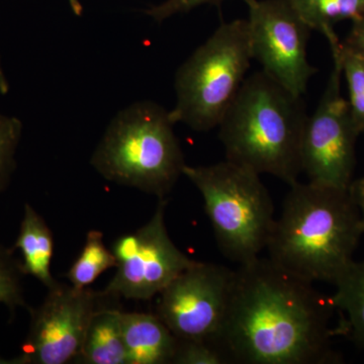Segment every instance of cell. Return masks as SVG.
I'll use <instances>...</instances> for the list:
<instances>
[{
    "mask_svg": "<svg viewBox=\"0 0 364 364\" xmlns=\"http://www.w3.org/2000/svg\"><path fill=\"white\" fill-rule=\"evenodd\" d=\"M331 298L269 257L235 270L226 318L217 344L230 363L333 364Z\"/></svg>",
    "mask_w": 364,
    "mask_h": 364,
    "instance_id": "1",
    "label": "cell"
},
{
    "mask_svg": "<svg viewBox=\"0 0 364 364\" xmlns=\"http://www.w3.org/2000/svg\"><path fill=\"white\" fill-rule=\"evenodd\" d=\"M364 233L348 189L294 182L268 241V257L313 282L335 284Z\"/></svg>",
    "mask_w": 364,
    "mask_h": 364,
    "instance_id": "2",
    "label": "cell"
},
{
    "mask_svg": "<svg viewBox=\"0 0 364 364\" xmlns=\"http://www.w3.org/2000/svg\"><path fill=\"white\" fill-rule=\"evenodd\" d=\"M306 117L303 97L264 71L254 72L218 126L226 160L291 186L303 173L301 140Z\"/></svg>",
    "mask_w": 364,
    "mask_h": 364,
    "instance_id": "3",
    "label": "cell"
},
{
    "mask_svg": "<svg viewBox=\"0 0 364 364\" xmlns=\"http://www.w3.org/2000/svg\"><path fill=\"white\" fill-rule=\"evenodd\" d=\"M173 126L161 105L135 102L112 119L90 164L107 181L166 198L186 165Z\"/></svg>",
    "mask_w": 364,
    "mask_h": 364,
    "instance_id": "4",
    "label": "cell"
},
{
    "mask_svg": "<svg viewBox=\"0 0 364 364\" xmlns=\"http://www.w3.org/2000/svg\"><path fill=\"white\" fill-rule=\"evenodd\" d=\"M183 176L203 196L220 250L239 265L260 256L274 227V208L259 174L225 160L186 165Z\"/></svg>",
    "mask_w": 364,
    "mask_h": 364,
    "instance_id": "5",
    "label": "cell"
},
{
    "mask_svg": "<svg viewBox=\"0 0 364 364\" xmlns=\"http://www.w3.org/2000/svg\"><path fill=\"white\" fill-rule=\"evenodd\" d=\"M252 60L247 20L222 23L177 70L171 121L200 133L218 128Z\"/></svg>",
    "mask_w": 364,
    "mask_h": 364,
    "instance_id": "6",
    "label": "cell"
},
{
    "mask_svg": "<svg viewBox=\"0 0 364 364\" xmlns=\"http://www.w3.org/2000/svg\"><path fill=\"white\" fill-rule=\"evenodd\" d=\"M333 69L312 116L306 117L301 140V168L310 182L348 189L353 181L355 144L360 135L348 100L342 95L341 42L330 43Z\"/></svg>",
    "mask_w": 364,
    "mask_h": 364,
    "instance_id": "7",
    "label": "cell"
},
{
    "mask_svg": "<svg viewBox=\"0 0 364 364\" xmlns=\"http://www.w3.org/2000/svg\"><path fill=\"white\" fill-rule=\"evenodd\" d=\"M167 200H159L152 218L112 243L116 273L102 293L111 298L148 301L158 296L196 260L170 238L165 224Z\"/></svg>",
    "mask_w": 364,
    "mask_h": 364,
    "instance_id": "8",
    "label": "cell"
},
{
    "mask_svg": "<svg viewBox=\"0 0 364 364\" xmlns=\"http://www.w3.org/2000/svg\"><path fill=\"white\" fill-rule=\"evenodd\" d=\"M253 60L262 71L303 97L317 68L308 59L312 32L289 0H244Z\"/></svg>",
    "mask_w": 364,
    "mask_h": 364,
    "instance_id": "9",
    "label": "cell"
},
{
    "mask_svg": "<svg viewBox=\"0 0 364 364\" xmlns=\"http://www.w3.org/2000/svg\"><path fill=\"white\" fill-rule=\"evenodd\" d=\"M235 270L196 261L158 294V317L178 340L214 341L226 318Z\"/></svg>",
    "mask_w": 364,
    "mask_h": 364,
    "instance_id": "10",
    "label": "cell"
},
{
    "mask_svg": "<svg viewBox=\"0 0 364 364\" xmlns=\"http://www.w3.org/2000/svg\"><path fill=\"white\" fill-rule=\"evenodd\" d=\"M102 291L58 282L38 308L28 309V336L16 358L0 363L66 364L77 360Z\"/></svg>",
    "mask_w": 364,
    "mask_h": 364,
    "instance_id": "11",
    "label": "cell"
},
{
    "mask_svg": "<svg viewBox=\"0 0 364 364\" xmlns=\"http://www.w3.org/2000/svg\"><path fill=\"white\" fill-rule=\"evenodd\" d=\"M128 364L173 363L177 338L157 314L122 312Z\"/></svg>",
    "mask_w": 364,
    "mask_h": 364,
    "instance_id": "12",
    "label": "cell"
},
{
    "mask_svg": "<svg viewBox=\"0 0 364 364\" xmlns=\"http://www.w3.org/2000/svg\"><path fill=\"white\" fill-rule=\"evenodd\" d=\"M14 250L18 249L23 256L21 262L23 274L39 280L47 289H52L59 282L51 272L54 236L47 222L32 207L26 203L21 220L20 233L14 243Z\"/></svg>",
    "mask_w": 364,
    "mask_h": 364,
    "instance_id": "13",
    "label": "cell"
},
{
    "mask_svg": "<svg viewBox=\"0 0 364 364\" xmlns=\"http://www.w3.org/2000/svg\"><path fill=\"white\" fill-rule=\"evenodd\" d=\"M122 312L119 309L100 306L91 318L76 363L128 364Z\"/></svg>",
    "mask_w": 364,
    "mask_h": 364,
    "instance_id": "14",
    "label": "cell"
},
{
    "mask_svg": "<svg viewBox=\"0 0 364 364\" xmlns=\"http://www.w3.org/2000/svg\"><path fill=\"white\" fill-rule=\"evenodd\" d=\"M334 286L333 304L346 316L340 324L342 334L364 349V261H353Z\"/></svg>",
    "mask_w": 364,
    "mask_h": 364,
    "instance_id": "15",
    "label": "cell"
},
{
    "mask_svg": "<svg viewBox=\"0 0 364 364\" xmlns=\"http://www.w3.org/2000/svg\"><path fill=\"white\" fill-rule=\"evenodd\" d=\"M299 16L318 31L328 41L337 39L334 26L340 21L360 20L364 16V0H289Z\"/></svg>",
    "mask_w": 364,
    "mask_h": 364,
    "instance_id": "16",
    "label": "cell"
},
{
    "mask_svg": "<svg viewBox=\"0 0 364 364\" xmlns=\"http://www.w3.org/2000/svg\"><path fill=\"white\" fill-rule=\"evenodd\" d=\"M117 258L112 249L105 246L104 234L91 230L86 234L82 250L65 277L71 286L85 289L95 282L107 270L117 267Z\"/></svg>",
    "mask_w": 364,
    "mask_h": 364,
    "instance_id": "17",
    "label": "cell"
},
{
    "mask_svg": "<svg viewBox=\"0 0 364 364\" xmlns=\"http://www.w3.org/2000/svg\"><path fill=\"white\" fill-rule=\"evenodd\" d=\"M340 63L348 88V104L352 119L359 131H364V58L340 45Z\"/></svg>",
    "mask_w": 364,
    "mask_h": 364,
    "instance_id": "18",
    "label": "cell"
},
{
    "mask_svg": "<svg viewBox=\"0 0 364 364\" xmlns=\"http://www.w3.org/2000/svg\"><path fill=\"white\" fill-rule=\"evenodd\" d=\"M13 248H6L0 244V304L6 306L9 312L16 309L28 308L23 293L21 261L14 256Z\"/></svg>",
    "mask_w": 364,
    "mask_h": 364,
    "instance_id": "19",
    "label": "cell"
},
{
    "mask_svg": "<svg viewBox=\"0 0 364 364\" xmlns=\"http://www.w3.org/2000/svg\"><path fill=\"white\" fill-rule=\"evenodd\" d=\"M23 123L16 117L0 114V193L6 191L16 169Z\"/></svg>",
    "mask_w": 364,
    "mask_h": 364,
    "instance_id": "20",
    "label": "cell"
},
{
    "mask_svg": "<svg viewBox=\"0 0 364 364\" xmlns=\"http://www.w3.org/2000/svg\"><path fill=\"white\" fill-rule=\"evenodd\" d=\"M173 363L176 364H226L229 358L214 341L178 340Z\"/></svg>",
    "mask_w": 364,
    "mask_h": 364,
    "instance_id": "21",
    "label": "cell"
},
{
    "mask_svg": "<svg viewBox=\"0 0 364 364\" xmlns=\"http://www.w3.org/2000/svg\"><path fill=\"white\" fill-rule=\"evenodd\" d=\"M222 0H166L145 11L153 20L162 23L176 14H186L196 7L208 4H218Z\"/></svg>",
    "mask_w": 364,
    "mask_h": 364,
    "instance_id": "22",
    "label": "cell"
},
{
    "mask_svg": "<svg viewBox=\"0 0 364 364\" xmlns=\"http://www.w3.org/2000/svg\"><path fill=\"white\" fill-rule=\"evenodd\" d=\"M342 44L364 58V16L352 23L350 32Z\"/></svg>",
    "mask_w": 364,
    "mask_h": 364,
    "instance_id": "23",
    "label": "cell"
},
{
    "mask_svg": "<svg viewBox=\"0 0 364 364\" xmlns=\"http://www.w3.org/2000/svg\"><path fill=\"white\" fill-rule=\"evenodd\" d=\"M349 191H350L352 198L358 208L364 231V177L352 181L349 186Z\"/></svg>",
    "mask_w": 364,
    "mask_h": 364,
    "instance_id": "24",
    "label": "cell"
},
{
    "mask_svg": "<svg viewBox=\"0 0 364 364\" xmlns=\"http://www.w3.org/2000/svg\"><path fill=\"white\" fill-rule=\"evenodd\" d=\"M9 90V81H7L6 73L2 68L1 60H0V93L6 95Z\"/></svg>",
    "mask_w": 364,
    "mask_h": 364,
    "instance_id": "25",
    "label": "cell"
},
{
    "mask_svg": "<svg viewBox=\"0 0 364 364\" xmlns=\"http://www.w3.org/2000/svg\"><path fill=\"white\" fill-rule=\"evenodd\" d=\"M69 6H70L71 11L75 16H81L83 11L82 4H81L80 0H67Z\"/></svg>",
    "mask_w": 364,
    "mask_h": 364,
    "instance_id": "26",
    "label": "cell"
},
{
    "mask_svg": "<svg viewBox=\"0 0 364 364\" xmlns=\"http://www.w3.org/2000/svg\"><path fill=\"white\" fill-rule=\"evenodd\" d=\"M363 134H364V131H363Z\"/></svg>",
    "mask_w": 364,
    "mask_h": 364,
    "instance_id": "27",
    "label": "cell"
}]
</instances>
